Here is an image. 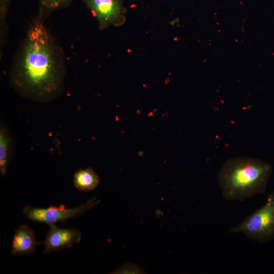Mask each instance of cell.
I'll use <instances>...</instances> for the list:
<instances>
[{
  "label": "cell",
  "mask_w": 274,
  "mask_h": 274,
  "mask_svg": "<svg viewBox=\"0 0 274 274\" xmlns=\"http://www.w3.org/2000/svg\"><path fill=\"white\" fill-rule=\"evenodd\" d=\"M230 233H243L250 239L265 243L274 238V191L267 196L265 203L247 216Z\"/></svg>",
  "instance_id": "3957f363"
},
{
  "label": "cell",
  "mask_w": 274,
  "mask_h": 274,
  "mask_svg": "<svg viewBox=\"0 0 274 274\" xmlns=\"http://www.w3.org/2000/svg\"><path fill=\"white\" fill-rule=\"evenodd\" d=\"M99 203V200L94 197L73 208H67L62 204L58 207L50 206L47 208L26 206L23 210V213L31 221L46 224L50 226L78 217Z\"/></svg>",
  "instance_id": "277c9868"
},
{
  "label": "cell",
  "mask_w": 274,
  "mask_h": 274,
  "mask_svg": "<svg viewBox=\"0 0 274 274\" xmlns=\"http://www.w3.org/2000/svg\"><path fill=\"white\" fill-rule=\"evenodd\" d=\"M42 12L51 11L68 6L73 0H38Z\"/></svg>",
  "instance_id": "30bf717a"
},
{
  "label": "cell",
  "mask_w": 274,
  "mask_h": 274,
  "mask_svg": "<svg viewBox=\"0 0 274 274\" xmlns=\"http://www.w3.org/2000/svg\"><path fill=\"white\" fill-rule=\"evenodd\" d=\"M63 66L59 47L39 20L29 29L16 60L11 80L26 97L44 101L58 94L63 83Z\"/></svg>",
  "instance_id": "6da1fadb"
},
{
  "label": "cell",
  "mask_w": 274,
  "mask_h": 274,
  "mask_svg": "<svg viewBox=\"0 0 274 274\" xmlns=\"http://www.w3.org/2000/svg\"><path fill=\"white\" fill-rule=\"evenodd\" d=\"M92 13L101 29L121 26L126 21L127 9L123 0H82Z\"/></svg>",
  "instance_id": "5b68a950"
},
{
  "label": "cell",
  "mask_w": 274,
  "mask_h": 274,
  "mask_svg": "<svg viewBox=\"0 0 274 274\" xmlns=\"http://www.w3.org/2000/svg\"><path fill=\"white\" fill-rule=\"evenodd\" d=\"M81 234L75 228H61L56 225L50 226L45 236L44 253L49 254L72 247L74 244L80 243Z\"/></svg>",
  "instance_id": "8992f818"
},
{
  "label": "cell",
  "mask_w": 274,
  "mask_h": 274,
  "mask_svg": "<svg viewBox=\"0 0 274 274\" xmlns=\"http://www.w3.org/2000/svg\"><path fill=\"white\" fill-rule=\"evenodd\" d=\"M99 182V177L91 168L78 169L73 176L74 186L80 191H92Z\"/></svg>",
  "instance_id": "ba28073f"
},
{
  "label": "cell",
  "mask_w": 274,
  "mask_h": 274,
  "mask_svg": "<svg viewBox=\"0 0 274 274\" xmlns=\"http://www.w3.org/2000/svg\"><path fill=\"white\" fill-rule=\"evenodd\" d=\"M12 140L8 130L2 124L0 127V172L2 175L7 173L11 158Z\"/></svg>",
  "instance_id": "9c48e42d"
},
{
  "label": "cell",
  "mask_w": 274,
  "mask_h": 274,
  "mask_svg": "<svg viewBox=\"0 0 274 274\" xmlns=\"http://www.w3.org/2000/svg\"><path fill=\"white\" fill-rule=\"evenodd\" d=\"M38 244L34 231L28 225L23 224L15 231L11 254L13 256L31 254L35 252Z\"/></svg>",
  "instance_id": "52a82bcc"
},
{
  "label": "cell",
  "mask_w": 274,
  "mask_h": 274,
  "mask_svg": "<svg viewBox=\"0 0 274 274\" xmlns=\"http://www.w3.org/2000/svg\"><path fill=\"white\" fill-rule=\"evenodd\" d=\"M271 172V166L258 159L247 157L229 159L218 175L222 195L228 200L243 201L262 194Z\"/></svg>",
  "instance_id": "7a4b0ae2"
}]
</instances>
